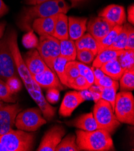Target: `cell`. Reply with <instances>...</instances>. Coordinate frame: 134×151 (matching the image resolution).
<instances>
[{"instance_id": "cell-5", "label": "cell", "mask_w": 134, "mask_h": 151, "mask_svg": "<svg viewBox=\"0 0 134 151\" xmlns=\"http://www.w3.org/2000/svg\"><path fill=\"white\" fill-rule=\"evenodd\" d=\"M93 114L99 128L107 130L111 135L121 125L114 114L111 105L102 99H99L96 102Z\"/></svg>"}, {"instance_id": "cell-19", "label": "cell", "mask_w": 134, "mask_h": 151, "mask_svg": "<svg viewBox=\"0 0 134 151\" xmlns=\"http://www.w3.org/2000/svg\"><path fill=\"white\" fill-rule=\"evenodd\" d=\"M66 124L67 125L87 131H92L100 129L96 122L92 112L82 114Z\"/></svg>"}, {"instance_id": "cell-35", "label": "cell", "mask_w": 134, "mask_h": 151, "mask_svg": "<svg viewBox=\"0 0 134 151\" xmlns=\"http://www.w3.org/2000/svg\"><path fill=\"white\" fill-rule=\"evenodd\" d=\"M95 58V54L90 50L85 49L77 50L76 58L82 63L85 65L90 64L93 62Z\"/></svg>"}, {"instance_id": "cell-33", "label": "cell", "mask_w": 134, "mask_h": 151, "mask_svg": "<svg viewBox=\"0 0 134 151\" xmlns=\"http://www.w3.org/2000/svg\"><path fill=\"white\" fill-rule=\"evenodd\" d=\"M76 63L80 72V75L84 77L88 84L92 86L95 83V77L92 68L80 62L76 61Z\"/></svg>"}, {"instance_id": "cell-40", "label": "cell", "mask_w": 134, "mask_h": 151, "mask_svg": "<svg viewBox=\"0 0 134 151\" xmlns=\"http://www.w3.org/2000/svg\"><path fill=\"white\" fill-rule=\"evenodd\" d=\"M125 50H134V29L133 27L131 25L128 32L126 45Z\"/></svg>"}, {"instance_id": "cell-2", "label": "cell", "mask_w": 134, "mask_h": 151, "mask_svg": "<svg viewBox=\"0 0 134 151\" xmlns=\"http://www.w3.org/2000/svg\"><path fill=\"white\" fill-rule=\"evenodd\" d=\"M70 7L64 0H49L44 3L25 8L20 21V26L23 29H30L33 21L37 18H47L58 13H66Z\"/></svg>"}, {"instance_id": "cell-24", "label": "cell", "mask_w": 134, "mask_h": 151, "mask_svg": "<svg viewBox=\"0 0 134 151\" xmlns=\"http://www.w3.org/2000/svg\"><path fill=\"white\" fill-rule=\"evenodd\" d=\"M123 26V25H115L108 35H107L105 37L102 38L100 41L97 42V54L103 50H105L108 47H109L110 45L113 43L119 33L122 31Z\"/></svg>"}, {"instance_id": "cell-8", "label": "cell", "mask_w": 134, "mask_h": 151, "mask_svg": "<svg viewBox=\"0 0 134 151\" xmlns=\"http://www.w3.org/2000/svg\"><path fill=\"white\" fill-rule=\"evenodd\" d=\"M36 48L47 65L55 72L54 62L60 55L59 40L52 36H40Z\"/></svg>"}, {"instance_id": "cell-1", "label": "cell", "mask_w": 134, "mask_h": 151, "mask_svg": "<svg viewBox=\"0 0 134 151\" xmlns=\"http://www.w3.org/2000/svg\"><path fill=\"white\" fill-rule=\"evenodd\" d=\"M7 37L10 50L21 80L24 84L29 95L40 109L44 118L49 121L51 120L55 116V109L52 107L44 97L41 88L33 79L30 72L27 69L18 47L16 32L11 31L7 35Z\"/></svg>"}, {"instance_id": "cell-18", "label": "cell", "mask_w": 134, "mask_h": 151, "mask_svg": "<svg viewBox=\"0 0 134 151\" xmlns=\"http://www.w3.org/2000/svg\"><path fill=\"white\" fill-rule=\"evenodd\" d=\"M87 19L86 18L68 17L69 37L75 41L82 36L87 31Z\"/></svg>"}, {"instance_id": "cell-14", "label": "cell", "mask_w": 134, "mask_h": 151, "mask_svg": "<svg viewBox=\"0 0 134 151\" xmlns=\"http://www.w3.org/2000/svg\"><path fill=\"white\" fill-rule=\"evenodd\" d=\"M85 101L81 92L71 91L67 92L62 102L59 114L63 117L70 116L73 111Z\"/></svg>"}, {"instance_id": "cell-42", "label": "cell", "mask_w": 134, "mask_h": 151, "mask_svg": "<svg viewBox=\"0 0 134 151\" xmlns=\"http://www.w3.org/2000/svg\"><path fill=\"white\" fill-rule=\"evenodd\" d=\"M128 21L131 24L134 23V6L133 5L130 6L128 9Z\"/></svg>"}, {"instance_id": "cell-7", "label": "cell", "mask_w": 134, "mask_h": 151, "mask_svg": "<svg viewBox=\"0 0 134 151\" xmlns=\"http://www.w3.org/2000/svg\"><path fill=\"white\" fill-rule=\"evenodd\" d=\"M46 124L47 120L43 117L40 109L33 107L20 111L16 117L14 125L20 130L34 132Z\"/></svg>"}, {"instance_id": "cell-3", "label": "cell", "mask_w": 134, "mask_h": 151, "mask_svg": "<svg viewBox=\"0 0 134 151\" xmlns=\"http://www.w3.org/2000/svg\"><path fill=\"white\" fill-rule=\"evenodd\" d=\"M76 143L79 150L108 151L114 150L111 134L107 130L102 128L92 131L77 130Z\"/></svg>"}, {"instance_id": "cell-29", "label": "cell", "mask_w": 134, "mask_h": 151, "mask_svg": "<svg viewBox=\"0 0 134 151\" xmlns=\"http://www.w3.org/2000/svg\"><path fill=\"white\" fill-rule=\"evenodd\" d=\"M120 80V91L131 92L134 89V68L126 70Z\"/></svg>"}, {"instance_id": "cell-20", "label": "cell", "mask_w": 134, "mask_h": 151, "mask_svg": "<svg viewBox=\"0 0 134 151\" xmlns=\"http://www.w3.org/2000/svg\"><path fill=\"white\" fill-rule=\"evenodd\" d=\"M59 40L69 39L68 17L65 13H58L53 36Z\"/></svg>"}, {"instance_id": "cell-38", "label": "cell", "mask_w": 134, "mask_h": 151, "mask_svg": "<svg viewBox=\"0 0 134 151\" xmlns=\"http://www.w3.org/2000/svg\"><path fill=\"white\" fill-rule=\"evenodd\" d=\"M94 83L95 84L96 86L102 88L110 87L112 86H117V87L119 86V84L117 81L113 80L111 77H110L107 75H105L100 79L95 81Z\"/></svg>"}, {"instance_id": "cell-15", "label": "cell", "mask_w": 134, "mask_h": 151, "mask_svg": "<svg viewBox=\"0 0 134 151\" xmlns=\"http://www.w3.org/2000/svg\"><path fill=\"white\" fill-rule=\"evenodd\" d=\"M99 17L105 18L115 25H123L126 21L125 8L119 5L111 4L99 12Z\"/></svg>"}, {"instance_id": "cell-11", "label": "cell", "mask_w": 134, "mask_h": 151, "mask_svg": "<svg viewBox=\"0 0 134 151\" xmlns=\"http://www.w3.org/2000/svg\"><path fill=\"white\" fill-rule=\"evenodd\" d=\"M66 133L65 129L61 125H55L44 133L37 151H55Z\"/></svg>"}, {"instance_id": "cell-25", "label": "cell", "mask_w": 134, "mask_h": 151, "mask_svg": "<svg viewBox=\"0 0 134 151\" xmlns=\"http://www.w3.org/2000/svg\"><path fill=\"white\" fill-rule=\"evenodd\" d=\"M60 55L67 58L69 61H75L77 57V48L75 41L67 39L59 40Z\"/></svg>"}, {"instance_id": "cell-30", "label": "cell", "mask_w": 134, "mask_h": 151, "mask_svg": "<svg viewBox=\"0 0 134 151\" xmlns=\"http://www.w3.org/2000/svg\"><path fill=\"white\" fill-rule=\"evenodd\" d=\"M118 88V87H117V86L102 88L101 91L99 93L100 99H102L103 100L108 102L111 105L114 111V106H115L117 91Z\"/></svg>"}, {"instance_id": "cell-16", "label": "cell", "mask_w": 134, "mask_h": 151, "mask_svg": "<svg viewBox=\"0 0 134 151\" xmlns=\"http://www.w3.org/2000/svg\"><path fill=\"white\" fill-rule=\"evenodd\" d=\"M23 58L31 75L40 73L48 68L36 49L32 48L27 52Z\"/></svg>"}, {"instance_id": "cell-17", "label": "cell", "mask_w": 134, "mask_h": 151, "mask_svg": "<svg viewBox=\"0 0 134 151\" xmlns=\"http://www.w3.org/2000/svg\"><path fill=\"white\" fill-rule=\"evenodd\" d=\"M58 14L54 16L37 18L33 21L32 28L40 36H53Z\"/></svg>"}, {"instance_id": "cell-26", "label": "cell", "mask_w": 134, "mask_h": 151, "mask_svg": "<svg viewBox=\"0 0 134 151\" xmlns=\"http://www.w3.org/2000/svg\"><path fill=\"white\" fill-rule=\"evenodd\" d=\"M130 27V24L125 23L123 24L122 31L119 33L115 41L106 50H114V51L125 50L126 45L127 38H128V32H129Z\"/></svg>"}, {"instance_id": "cell-13", "label": "cell", "mask_w": 134, "mask_h": 151, "mask_svg": "<svg viewBox=\"0 0 134 151\" xmlns=\"http://www.w3.org/2000/svg\"><path fill=\"white\" fill-rule=\"evenodd\" d=\"M32 77L40 88H55L59 90L64 88L56 73L54 72L49 67L40 73L32 75Z\"/></svg>"}, {"instance_id": "cell-45", "label": "cell", "mask_w": 134, "mask_h": 151, "mask_svg": "<svg viewBox=\"0 0 134 151\" xmlns=\"http://www.w3.org/2000/svg\"><path fill=\"white\" fill-rule=\"evenodd\" d=\"M5 22H0V40L2 39L3 36L4 35V32L5 31Z\"/></svg>"}, {"instance_id": "cell-41", "label": "cell", "mask_w": 134, "mask_h": 151, "mask_svg": "<svg viewBox=\"0 0 134 151\" xmlns=\"http://www.w3.org/2000/svg\"><path fill=\"white\" fill-rule=\"evenodd\" d=\"M91 68L93 72L94 77H95V81L100 79L102 77H103L104 75H105L102 71V70L100 68H94L93 66Z\"/></svg>"}, {"instance_id": "cell-9", "label": "cell", "mask_w": 134, "mask_h": 151, "mask_svg": "<svg viewBox=\"0 0 134 151\" xmlns=\"http://www.w3.org/2000/svg\"><path fill=\"white\" fill-rule=\"evenodd\" d=\"M13 77H19L10 50L7 35L0 40V79L6 82Z\"/></svg>"}, {"instance_id": "cell-34", "label": "cell", "mask_w": 134, "mask_h": 151, "mask_svg": "<svg viewBox=\"0 0 134 151\" xmlns=\"http://www.w3.org/2000/svg\"><path fill=\"white\" fill-rule=\"evenodd\" d=\"M65 74L67 80V87L69 84L74 79L80 76V72L76 61H69L65 66Z\"/></svg>"}, {"instance_id": "cell-39", "label": "cell", "mask_w": 134, "mask_h": 151, "mask_svg": "<svg viewBox=\"0 0 134 151\" xmlns=\"http://www.w3.org/2000/svg\"><path fill=\"white\" fill-rule=\"evenodd\" d=\"M13 93L17 92L21 87V82L18 77H13L6 82Z\"/></svg>"}, {"instance_id": "cell-31", "label": "cell", "mask_w": 134, "mask_h": 151, "mask_svg": "<svg viewBox=\"0 0 134 151\" xmlns=\"http://www.w3.org/2000/svg\"><path fill=\"white\" fill-rule=\"evenodd\" d=\"M134 50H124L123 52L117 58L122 68L126 70L134 68Z\"/></svg>"}, {"instance_id": "cell-43", "label": "cell", "mask_w": 134, "mask_h": 151, "mask_svg": "<svg viewBox=\"0 0 134 151\" xmlns=\"http://www.w3.org/2000/svg\"><path fill=\"white\" fill-rule=\"evenodd\" d=\"M9 12V8L3 2V0H0V18L3 17Z\"/></svg>"}, {"instance_id": "cell-4", "label": "cell", "mask_w": 134, "mask_h": 151, "mask_svg": "<svg viewBox=\"0 0 134 151\" xmlns=\"http://www.w3.org/2000/svg\"><path fill=\"white\" fill-rule=\"evenodd\" d=\"M34 141V134L11 129L0 135V151H30L33 149Z\"/></svg>"}, {"instance_id": "cell-27", "label": "cell", "mask_w": 134, "mask_h": 151, "mask_svg": "<svg viewBox=\"0 0 134 151\" xmlns=\"http://www.w3.org/2000/svg\"><path fill=\"white\" fill-rule=\"evenodd\" d=\"M69 62L64 57L59 55L54 62L53 66L55 72L62 84L67 87V80L65 74V66Z\"/></svg>"}, {"instance_id": "cell-28", "label": "cell", "mask_w": 134, "mask_h": 151, "mask_svg": "<svg viewBox=\"0 0 134 151\" xmlns=\"http://www.w3.org/2000/svg\"><path fill=\"white\" fill-rule=\"evenodd\" d=\"M55 151H79L76 143V135L70 134L63 139H62Z\"/></svg>"}, {"instance_id": "cell-12", "label": "cell", "mask_w": 134, "mask_h": 151, "mask_svg": "<svg viewBox=\"0 0 134 151\" xmlns=\"http://www.w3.org/2000/svg\"><path fill=\"white\" fill-rule=\"evenodd\" d=\"M115 25L103 17H94L87 24V30L97 42H99L108 35Z\"/></svg>"}, {"instance_id": "cell-10", "label": "cell", "mask_w": 134, "mask_h": 151, "mask_svg": "<svg viewBox=\"0 0 134 151\" xmlns=\"http://www.w3.org/2000/svg\"><path fill=\"white\" fill-rule=\"evenodd\" d=\"M21 111L19 104H9L0 101V135L13 129L16 117Z\"/></svg>"}, {"instance_id": "cell-44", "label": "cell", "mask_w": 134, "mask_h": 151, "mask_svg": "<svg viewBox=\"0 0 134 151\" xmlns=\"http://www.w3.org/2000/svg\"><path fill=\"white\" fill-rule=\"evenodd\" d=\"M48 1L49 0H24V3L27 5L36 6Z\"/></svg>"}, {"instance_id": "cell-22", "label": "cell", "mask_w": 134, "mask_h": 151, "mask_svg": "<svg viewBox=\"0 0 134 151\" xmlns=\"http://www.w3.org/2000/svg\"><path fill=\"white\" fill-rule=\"evenodd\" d=\"M124 50L122 51H114L105 50L101 51L96 55V58H95L93 62V67L96 68H100V67L112 60L117 59L120 56Z\"/></svg>"}, {"instance_id": "cell-37", "label": "cell", "mask_w": 134, "mask_h": 151, "mask_svg": "<svg viewBox=\"0 0 134 151\" xmlns=\"http://www.w3.org/2000/svg\"><path fill=\"white\" fill-rule=\"evenodd\" d=\"M22 42L26 48L32 49L37 47L39 41L32 32H29L23 37Z\"/></svg>"}, {"instance_id": "cell-6", "label": "cell", "mask_w": 134, "mask_h": 151, "mask_svg": "<svg viewBox=\"0 0 134 151\" xmlns=\"http://www.w3.org/2000/svg\"><path fill=\"white\" fill-rule=\"evenodd\" d=\"M114 114L120 123L133 125L134 98L131 92L120 91L116 95Z\"/></svg>"}, {"instance_id": "cell-23", "label": "cell", "mask_w": 134, "mask_h": 151, "mask_svg": "<svg viewBox=\"0 0 134 151\" xmlns=\"http://www.w3.org/2000/svg\"><path fill=\"white\" fill-rule=\"evenodd\" d=\"M75 43L77 50L85 49L91 51L95 56L97 54V42L90 33L84 34L80 39L75 40Z\"/></svg>"}, {"instance_id": "cell-21", "label": "cell", "mask_w": 134, "mask_h": 151, "mask_svg": "<svg viewBox=\"0 0 134 151\" xmlns=\"http://www.w3.org/2000/svg\"><path fill=\"white\" fill-rule=\"evenodd\" d=\"M100 69L105 75L115 81L120 80L125 71L117 59L104 64Z\"/></svg>"}, {"instance_id": "cell-32", "label": "cell", "mask_w": 134, "mask_h": 151, "mask_svg": "<svg viewBox=\"0 0 134 151\" xmlns=\"http://www.w3.org/2000/svg\"><path fill=\"white\" fill-rule=\"evenodd\" d=\"M7 84L0 79V101L7 103L15 102L16 99Z\"/></svg>"}, {"instance_id": "cell-46", "label": "cell", "mask_w": 134, "mask_h": 151, "mask_svg": "<svg viewBox=\"0 0 134 151\" xmlns=\"http://www.w3.org/2000/svg\"><path fill=\"white\" fill-rule=\"evenodd\" d=\"M72 3V7H75L77 6L79 3L85 1V0H70Z\"/></svg>"}, {"instance_id": "cell-36", "label": "cell", "mask_w": 134, "mask_h": 151, "mask_svg": "<svg viewBox=\"0 0 134 151\" xmlns=\"http://www.w3.org/2000/svg\"><path fill=\"white\" fill-rule=\"evenodd\" d=\"M90 86H91L88 84L86 79L81 75L74 79L68 85V87L69 88H72L77 90H82V91L87 90Z\"/></svg>"}]
</instances>
